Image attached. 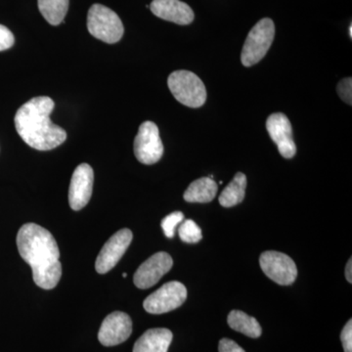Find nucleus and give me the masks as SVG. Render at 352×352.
I'll use <instances>...</instances> for the list:
<instances>
[{"instance_id": "13", "label": "nucleus", "mask_w": 352, "mask_h": 352, "mask_svg": "<svg viewBox=\"0 0 352 352\" xmlns=\"http://www.w3.org/2000/svg\"><path fill=\"white\" fill-rule=\"evenodd\" d=\"M266 129L278 151L282 157L292 159L296 153V146L293 138V129L286 115L275 113L266 120Z\"/></svg>"}, {"instance_id": "25", "label": "nucleus", "mask_w": 352, "mask_h": 352, "mask_svg": "<svg viewBox=\"0 0 352 352\" xmlns=\"http://www.w3.org/2000/svg\"><path fill=\"white\" fill-rule=\"evenodd\" d=\"M219 351V352H245L239 344L229 339L220 340Z\"/></svg>"}, {"instance_id": "23", "label": "nucleus", "mask_w": 352, "mask_h": 352, "mask_svg": "<svg viewBox=\"0 0 352 352\" xmlns=\"http://www.w3.org/2000/svg\"><path fill=\"white\" fill-rule=\"evenodd\" d=\"M15 43L12 32L6 25H0V51H4L12 47Z\"/></svg>"}, {"instance_id": "27", "label": "nucleus", "mask_w": 352, "mask_h": 352, "mask_svg": "<svg viewBox=\"0 0 352 352\" xmlns=\"http://www.w3.org/2000/svg\"><path fill=\"white\" fill-rule=\"evenodd\" d=\"M349 36H351V38H352V25L349 27Z\"/></svg>"}, {"instance_id": "21", "label": "nucleus", "mask_w": 352, "mask_h": 352, "mask_svg": "<svg viewBox=\"0 0 352 352\" xmlns=\"http://www.w3.org/2000/svg\"><path fill=\"white\" fill-rule=\"evenodd\" d=\"M183 219H184V214H183L182 212H173V214H168V217H164L161 223L164 235L170 238V239L175 237L176 226H177Z\"/></svg>"}, {"instance_id": "26", "label": "nucleus", "mask_w": 352, "mask_h": 352, "mask_svg": "<svg viewBox=\"0 0 352 352\" xmlns=\"http://www.w3.org/2000/svg\"><path fill=\"white\" fill-rule=\"evenodd\" d=\"M352 261L349 259V263L346 264V278L349 283H352Z\"/></svg>"}, {"instance_id": "14", "label": "nucleus", "mask_w": 352, "mask_h": 352, "mask_svg": "<svg viewBox=\"0 0 352 352\" xmlns=\"http://www.w3.org/2000/svg\"><path fill=\"white\" fill-rule=\"evenodd\" d=\"M150 8L157 17L177 25H189L194 21L191 7L180 0H153Z\"/></svg>"}, {"instance_id": "17", "label": "nucleus", "mask_w": 352, "mask_h": 352, "mask_svg": "<svg viewBox=\"0 0 352 352\" xmlns=\"http://www.w3.org/2000/svg\"><path fill=\"white\" fill-rule=\"evenodd\" d=\"M247 177L244 173H237L219 196V204L224 208L239 205L245 198Z\"/></svg>"}, {"instance_id": "5", "label": "nucleus", "mask_w": 352, "mask_h": 352, "mask_svg": "<svg viewBox=\"0 0 352 352\" xmlns=\"http://www.w3.org/2000/svg\"><path fill=\"white\" fill-rule=\"evenodd\" d=\"M275 25L270 18L259 21L250 31L245 38L241 61L245 67L258 64L270 50L274 41Z\"/></svg>"}, {"instance_id": "22", "label": "nucleus", "mask_w": 352, "mask_h": 352, "mask_svg": "<svg viewBox=\"0 0 352 352\" xmlns=\"http://www.w3.org/2000/svg\"><path fill=\"white\" fill-rule=\"evenodd\" d=\"M338 94L340 98L346 102L349 105L352 104V80L351 78H346L340 80L337 87Z\"/></svg>"}, {"instance_id": "15", "label": "nucleus", "mask_w": 352, "mask_h": 352, "mask_svg": "<svg viewBox=\"0 0 352 352\" xmlns=\"http://www.w3.org/2000/svg\"><path fill=\"white\" fill-rule=\"evenodd\" d=\"M173 338V333L168 329H150L135 342L133 352H168Z\"/></svg>"}, {"instance_id": "2", "label": "nucleus", "mask_w": 352, "mask_h": 352, "mask_svg": "<svg viewBox=\"0 0 352 352\" xmlns=\"http://www.w3.org/2000/svg\"><path fill=\"white\" fill-rule=\"evenodd\" d=\"M54 106L50 97L41 96L28 101L17 111L16 131L25 144L38 151H50L66 141L67 132L51 122Z\"/></svg>"}, {"instance_id": "9", "label": "nucleus", "mask_w": 352, "mask_h": 352, "mask_svg": "<svg viewBox=\"0 0 352 352\" xmlns=\"http://www.w3.org/2000/svg\"><path fill=\"white\" fill-rule=\"evenodd\" d=\"M132 238L133 235L131 231L124 228L113 234L112 237L106 242L95 263V270L99 274H105L117 265L129 249Z\"/></svg>"}, {"instance_id": "6", "label": "nucleus", "mask_w": 352, "mask_h": 352, "mask_svg": "<svg viewBox=\"0 0 352 352\" xmlns=\"http://www.w3.org/2000/svg\"><path fill=\"white\" fill-rule=\"evenodd\" d=\"M186 298V287L180 282L171 281L146 298L143 307L148 314H164L182 307Z\"/></svg>"}, {"instance_id": "7", "label": "nucleus", "mask_w": 352, "mask_h": 352, "mask_svg": "<svg viewBox=\"0 0 352 352\" xmlns=\"http://www.w3.org/2000/svg\"><path fill=\"white\" fill-rule=\"evenodd\" d=\"M164 145L157 124L145 122L139 127L134 139V155L141 164H154L162 159Z\"/></svg>"}, {"instance_id": "1", "label": "nucleus", "mask_w": 352, "mask_h": 352, "mask_svg": "<svg viewBox=\"0 0 352 352\" xmlns=\"http://www.w3.org/2000/svg\"><path fill=\"white\" fill-rule=\"evenodd\" d=\"M21 258L31 266L34 283L44 289H54L62 276L60 252L52 234L36 223L21 227L17 235Z\"/></svg>"}, {"instance_id": "19", "label": "nucleus", "mask_w": 352, "mask_h": 352, "mask_svg": "<svg viewBox=\"0 0 352 352\" xmlns=\"http://www.w3.org/2000/svg\"><path fill=\"white\" fill-rule=\"evenodd\" d=\"M69 0H38V9L50 25L61 24L68 12Z\"/></svg>"}, {"instance_id": "24", "label": "nucleus", "mask_w": 352, "mask_h": 352, "mask_svg": "<svg viewBox=\"0 0 352 352\" xmlns=\"http://www.w3.org/2000/svg\"><path fill=\"white\" fill-rule=\"evenodd\" d=\"M344 352H352V320H349L340 333Z\"/></svg>"}, {"instance_id": "28", "label": "nucleus", "mask_w": 352, "mask_h": 352, "mask_svg": "<svg viewBox=\"0 0 352 352\" xmlns=\"http://www.w3.org/2000/svg\"><path fill=\"white\" fill-rule=\"evenodd\" d=\"M122 277L126 278V273H122Z\"/></svg>"}, {"instance_id": "20", "label": "nucleus", "mask_w": 352, "mask_h": 352, "mask_svg": "<svg viewBox=\"0 0 352 352\" xmlns=\"http://www.w3.org/2000/svg\"><path fill=\"white\" fill-rule=\"evenodd\" d=\"M180 239L188 244H195L201 240V230L195 221L187 219L183 222L178 230Z\"/></svg>"}, {"instance_id": "16", "label": "nucleus", "mask_w": 352, "mask_h": 352, "mask_svg": "<svg viewBox=\"0 0 352 352\" xmlns=\"http://www.w3.org/2000/svg\"><path fill=\"white\" fill-rule=\"evenodd\" d=\"M217 189L219 187L212 178H199L189 185L183 198L188 203H210L217 196Z\"/></svg>"}, {"instance_id": "10", "label": "nucleus", "mask_w": 352, "mask_h": 352, "mask_svg": "<svg viewBox=\"0 0 352 352\" xmlns=\"http://www.w3.org/2000/svg\"><path fill=\"white\" fill-rule=\"evenodd\" d=\"M173 265V258L168 252H157L139 266L133 276L134 285L141 289L151 288L171 270Z\"/></svg>"}, {"instance_id": "3", "label": "nucleus", "mask_w": 352, "mask_h": 352, "mask_svg": "<svg viewBox=\"0 0 352 352\" xmlns=\"http://www.w3.org/2000/svg\"><path fill=\"white\" fill-rule=\"evenodd\" d=\"M168 88L176 100L190 108H200L207 100V90L200 78L192 72L180 69L168 78Z\"/></svg>"}, {"instance_id": "4", "label": "nucleus", "mask_w": 352, "mask_h": 352, "mask_svg": "<svg viewBox=\"0 0 352 352\" xmlns=\"http://www.w3.org/2000/svg\"><path fill=\"white\" fill-rule=\"evenodd\" d=\"M87 29L91 36L106 43H116L124 36V25L117 13L101 4L90 7Z\"/></svg>"}, {"instance_id": "8", "label": "nucleus", "mask_w": 352, "mask_h": 352, "mask_svg": "<svg viewBox=\"0 0 352 352\" xmlns=\"http://www.w3.org/2000/svg\"><path fill=\"white\" fill-rule=\"evenodd\" d=\"M259 263L266 276L281 286L293 284L298 276L295 261L283 252H264L259 258Z\"/></svg>"}, {"instance_id": "11", "label": "nucleus", "mask_w": 352, "mask_h": 352, "mask_svg": "<svg viewBox=\"0 0 352 352\" xmlns=\"http://www.w3.org/2000/svg\"><path fill=\"white\" fill-rule=\"evenodd\" d=\"M94 173L87 164H80L74 171L69 189V207L80 210L89 201L94 190Z\"/></svg>"}, {"instance_id": "18", "label": "nucleus", "mask_w": 352, "mask_h": 352, "mask_svg": "<svg viewBox=\"0 0 352 352\" xmlns=\"http://www.w3.org/2000/svg\"><path fill=\"white\" fill-rule=\"evenodd\" d=\"M228 325L237 332L244 333L247 337L256 339L261 337L263 330L258 320L240 310H232L228 315Z\"/></svg>"}, {"instance_id": "12", "label": "nucleus", "mask_w": 352, "mask_h": 352, "mask_svg": "<svg viewBox=\"0 0 352 352\" xmlns=\"http://www.w3.org/2000/svg\"><path fill=\"white\" fill-rule=\"evenodd\" d=\"M131 333V317L124 312L115 311L102 322L98 340L104 346H115L126 342Z\"/></svg>"}]
</instances>
